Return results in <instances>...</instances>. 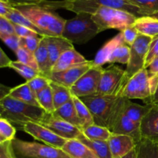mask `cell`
I'll return each mask as SVG.
<instances>
[{
  "instance_id": "obj_16",
  "label": "cell",
  "mask_w": 158,
  "mask_h": 158,
  "mask_svg": "<svg viewBox=\"0 0 158 158\" xmlns=\"http://www.w3.org/2000/svg\"><path fill=\"white\" fill-rule=\"evenodd\" d=\"M107 142L113 158L124 157L137 147V143L133 137L113 133Z\"/></svg>"
},
{
  "instance_id": "obj_13",
  "label": "cell",
  "mask_w": 158,
  "mask_h": 158,
  "mask_svg": "<svg viewBox=\"0 0 158 158\" xmlns=\"http://www.w3.org/2000/svg\"><path fill=\"white\" fill-rule=\"evenodd\" d=\"M20 130L32 136L35 140L42 141L45 144L60 149L63 148L67 140L56 135L47 127L38 123H26Z\"/></svg>"
},
{
  "instance_id": "obj_39",
  "label": "cell",
  "mask_w": 158,
  "mask_h": 158,
  "mask_svg": "<svg viewBox=\"0 0 158 158\" xmlns=\"http://www.w3.org/2000/svg\"><path fill=\"white\" fill-rule=\"evenodd\" d=\"M27 84L30 87V89L35 93V94H39L40 91L43 90V89L49 86V83H50V80L48 77H45L43 75L37 76V77H34L32 80L26 81Z\"/></svg>"
},
{
  "instance_id": "obj_17",
  "label": "cell",
  "mask_w": 158,
  "mask_h": 158,
  "mask_svg": "<svg viewBox=\"0 0 158 158\" xmlns=\"http://www.w3.org/2000/svg\"><path fill=\"white\" fill-rule=\"evenodd\" d=\"M89 62V60H86L83 55H81L74 48H73V49L64 52L60 56L56 63L52 66L51 73L66 70V69H70V68L86 64Z\"/></svg>"
},
{
  "instance_id": "obj_25",
  "label": "cell",
  "mask_w": 158,
  "mask_h": 158,
  "mask_svg": "<svg viewBox=\"0 0 158 158\" xmlns=\"http://www.w3.org/2000/svg\"><path fill=\"white\" fill-rule=\"evenodd\" d=\"M53 114L60 117L63 120H66L68 123L77 127L82 131L81 122H80V118L78 117L73 100H70L69 102H67L64 105L60 106V108L56 110Z\"/></svg>"
},
{
  "instance_id": "obj_26",
  "label": "cell",
  "mask_w": 158,
  "mask_h": 158,
  "mask_svg": "<svg viewBox=\"0 0 158 158\" xmlns=\"http://www.w3.org/2000/svg\"><path fill=\"white\" fill-rule=\"evenodd\" d=\"M152 105L153 103L143 106L138 103H133L131 100H128L125 107V114L135 123H141L143 119L146 117L152 107Z\"/></svg>"
},
{
  "instance_id": "obj_38",
  "label": "cell",
  "mask_w": 158,
  "mask_h": 158,
  "mask_svg": "<svg viewBox=\"0 0 158 158\" xmlns=\"http://www.w3.org/2000/svg\"><path fill=\"white\" fill-rule=\"evenodd\" d=\"M15 54L16 56L18 61L21 62V63H24V64L27 65V66H31V67L39 70L38 65H37L36 61H35L34 53L29 52L26 49L20 46L19 49L15 52Z\"/></svg>"
},
{
  "instance_id": "obj_36",
  "label": "cell",
  "mask_w": 158,
  "mask_h": 158,
  "mask_svg": "<svg viewBox=\"0 0 158 158\" xmlns=\"http://www.w3.org/2000/svg\"><path fill=\"white\" fill-rule=\"evenodd\" d=\"M141 11L143 15H152L158 12V0H128Z\"/></svg>"
},
{
  "instance_id": "obj_11",
  "label": "cell",
  "mask_w": 158,
  "mask_h": 158,
  "mask_svg": "<svg viewBox=\"0 0 158 158\" xmlns=\"http://www.w3.org/2000/svg\"><path fill=\"white\" fill-rule=\"evenodd\" d=\"M152 39V37L140 34L131 46V56L125 69L129 79L137 72L144 69L145 60Z\"/></svg>"
},
{
  "instance_id": "obj_7",
  "label": "cell",
  "mask_w": 158,
  "mask_h": 158,
  "mask_svg": "<svg viewBox=\"0 0 158 158\" xmlns=\"http://www.w3.org/2000/svg\"><path fill=\"white\" fill-rule=\"evenodd\" d=\"M14 151L18 158H71L60 148L38 142H29L15 138Z\"/></svg>"
},
{
  "instance_id": "obj_52",
  "label": "cell",
  "mask_w": 158,
  "mask_h": 158,
  "mask_svg": "<svg viewBox=\"0 0 158 158\" xmlns=\"http://www.w3.org/2000/svg\"><path fill=\"white\" fill-rule=\"evenodd\" d=\"M121 158H137V147L134 148L133 151H131L129 154H127V155H125L124 157Z\"/></svg>"
},
{
  "instance_id": "obj_15",
  "label": "cell",
  "mask_w": 158,
  "mask_h": 158,
  "mask_svg": "<svg viewBox=\"0 0 158 158\" xmlns=\"http://www.w3.org/2000/svg\"><path fill=\"white\" fill-rule=\"evenodd\" d=\"M93 66H94V60H89V63L81 66H76L60 72L51 73L48 78L55 83H60L70 89L78 81L79 79Z\"/></svg>"
},
{
  "instance_id": "obj_18",
  "label": "cell",
  "mask_w": 158,
  "mask_h": 158,
  "mask_svg": "<svg viewBox=\"0 0 158 158\" xmlns=\"http://www.w3.org/2000/svg\"><path fill=\"white\" fill-rule=\"evenodd\" d=\"M142 137L158 142V102L153 103L149 113L140 123Z\"/></svg>"
},
{
  "instance_id": "obj_2",
  "label": "cell",
  "mask_w": 158,
  "mask_h": 158,
  "mask_svg": "<svg viewBox=\"0 0 158 158\" xmlns=\"http://www.w3.org/2000/svg\"><path fill=\"white\" fill-rule=\"evenodd\" d=\"M46 114L42 108L15 100L9 95L0 99V117L16 125L19 130L29 122L41 123Z\"/></svg>"
},
{
  "instance_id": "obj_6",
  "label": "cell",
  "mask_w": 158,
  "mask_h": 158,
  "mask_svg": "<svg viewBox=\"0 0 158 158\" xmlns=\"http://www.w3.org/2000/svg\"><path fill=\"white\" fill-rule=\"evenodd\" d=\"M92 18L101 32L109 29H118L122 32L134 26L137 17L126 11L102 6L93 14Z\"/></svg>"
},
{
  "instance_id": "obj_12",
  "label": "cell",
  "mask_w": 158,
  "mask_h": 158,
  "mask_svg": "<svg viewBox=\"0 0 158 158\" xmlns=\"http://www.w3.org/2000/svg\"><path fill=\"white\" fill-rule=\"evenodd\" d=\"M103 68L94 65L87 72L83 74L78 81L70 88L73 95L81 97L97 94Z\"/></svg>"
},
{
  "instance_id": "obj_5",
  "label": "cell",
  "mask_w": 158,
  "mask_h": 158,
  "mask_svg": "<svg viewBox=\"0 0 158 158\" xmlns=\"http://www.w3.org/2000/svg\"><path fill=\"white\" fill-rule=\"evenodd\" d=\"M119 98L120 97L94 94L81 97L80 100L89 110L95 124L108 128L117 111Z\"/></svg>"
},
{
  "instance_id": "obj_42",
  "label": "cell",
  "mask_w": 158,
  "mask_h": 158,
  "mask_svg": "<svg viewBox=\"0 0 158 158\" xmlns=\"http://www.w3.org/2000/svg\"><path fill=\"white\" fill-rule=\"evenodd\" d=\"M156 58H158V35L152 39V41L150 44L149 49L145 60L144 68L148 67V65Z\"/></svg>"
},
{
  "instance_id": "obj_29",
  "label": "cell",
  "mask_w": 158,
  "mask_h": 158,
  "mask_svg": "<svg viewBox=\"0 0 158 158\" xmlns=\"http://www.w3.org/2000/svg\"><path fill=\"white\" fill-rule=\"evenodd\" d=\"M82 133L86 138L89 140L101 141H108L112 135V132L107 127L95 123L82 130Z\"/></svg>"
},
{
  "instance_id": "obj_9",
  "label": "cell",
  "mask_w": 158,
  "mask_h": 158,
  "mask_svg": "<svg viewBox=\"0 0 158 158\" xmlns=\"http://www.w3.org/2000/svg\"><path fill=\"white\" fill-rule=\"evenodd\" d=\"M129 99L120 97L118 107L115 115L110 123L108 129L115 134L127 135L133 137L136 143H138L142 138L140 131V123H135L125 114V107Z\"/></svg>"
},
{
  "instance_id": "obj_31",
  "label": "cell",
  "mask_w": 158,
  "mask_h": 158,
  "mask_svg": "<svg viewBox=\"0 0 158 158\" xmlns=\"http://www.w3.org/2000/svg\"><path fill=\"white\" fill-rule=\"evenodd\" d=\"M72 100L82 124V130L94 124V120L90 111L78 97L72 94Z\"/></svg>"
},
{
  "instance_id": "obj_50",
  "label": "cell",
  "mask_w": 158,
  "mask_h": 158,
  "mask_svg": "<svg viewBox=\"0 0 158 158\" xmlns=\"http://www.w3.org/2000/svg\"><path fill=\"white\" fill-rule=\"evenodd\" d=\"M146 69L149 75L158 76V58L154 59Z\"/></svg>"
},
{
  "instance_id": "obj_32",
  "label": "cell",
  "mask_w": 158,
  "mask_h": 158,
  "mask_svg": "<svg viewBox=\"0 0 158 158\" xmlns=\"http://www.w3.org/2000/svg\"><path fill=\"white\" fill-rule=\"evenodd\" d=\"M6 19L9 20L10 22H12L13 24L15 25H19V26H25V27H27L29 29H32V30L35 31L37 33L39 34L41 36H43V33H42L41 31L30 21L28 18H26L19 10L16 9V8L14 7V9L9 12V14L6 15Z\"/></svg>"
},
{
  "instance_id": "obj_51",
  "label": "cell",
  "mask_w": 158,
  "mask_h": 158,
  "mask_svg": "<svg viewBox=\"0 0 158 158\" xmlns=\"http://www.w3.org/2000/svg\"><path fill=\"white\" fill-rule=\"evenodd\" d=\"M12 88L7 87V86H5L4 85L1 84V86H0V99L3 98L6 96L9 95V91Z\"/></svg>"
},
{
  "instance_id": "obj_20",
  "label": "cell",
  "mask_w": 158,
  "mask_h": 158,
  "mask_svg": "<svg viewBox=\"0 0 158 158\" xmlns=\"http://www.w3.org/2000/svg\"><path fill=\"white\" fill-rule=\"evenodd\" d=\"M124 39H123V32H120L117 35L113 37L106 43H104L103 46L100 48V50L97 52L95 58L94 60V65L95 66H100L106 63H107L110 56L112 54L114 49L119 45L124 43Z\"/></svg>"
},
{
  "instance_id": "obj_10",
  "label": "cell",
  "mask_w": 158,
  "mask_h": 158,
  "mask_svg": "<svg viewBox=\"0 0 158 158\" xmlns=\"http://www.w3.org/2000/svg\"><path fill=\"white\" fill-rule=\"evenodd\" d=\"M120 97L129 100H142L146 104L152 103V93L150 78L146 68L133 76L125 86Z\"/></svg>"
},
{
  "instance_id": "obj_21",
  "label": "cell",
  "mask_w": 158,
  "mask_h": 158,
  "mask_svg": "<svg viewBox=\"0 0 158 158\" xmlns=\"http://www.w3.org/2000/svg\"><path fill=\"white\" fill-rule=\"evenodd\" d=\"M62 150L71 158H98L89 147L78 139L67 140Z\"/></svg>"
},
{
  "instance_id": "obj_41",
  "label": "cell",
  "mask_w": 158,
  "mask_h": 158,
  "mask_svg": "<svg viewBox=\"0 0 158 158\" xmlns=\"http://www.w3.org/2000/svg\"><path fill=\"white\" fill-rule=\"evenodd\" d=\"M0 39L14 52H16L21 46V38L18 36L16 34L3 35V36H0Z\"/></svg>"
},
{
  "instance_id": "obj_44",
  "label": "cell",
  "mask_w": 158,
  "mask_h": 158,
  "mask_svg": "<svg viewBox=\"0 0 158 158\" xmlns=\"http://www.w3.org/2000/svg\"><path fill=\"white\" fill-rule=\"evenodd\" d=\"M15 34V26L12 22L4 16H0V36Z\"/></svg>"
},
{
  "instance_id": "obj_37",
  "label": "cell",
  "mask_w": 158,
  "mask_h": 158,
  "mask_svg": "<svg viewBox=\"0 0 158 158\" xmlns=\"http://www.w3.org/2000/svg\"><path fill=\"white\" fill-rule=\"evenodd\" d=\"M16 129L11 122L6 119L0 117V143L15 138Z\"/></svg>"
},
{
  "instance_id": "obj_35",
  "label": "cell",
  "mask_w": 158,
  "mask_h": 158,
  "mask_svg": "<svg viewBox=\"0 0 158 158\" xmlns=\"http://www.w3.org/2000/svg\"><path fill=\"white\" fill-rule=\"evenodd\" d=\"M9 68L15 70L19 75L23 77L25 80H26V81L32 80L37 76L42 75V73L39 70L31 67V66H27V65L24 64V63H21L18 60L12 61Z\"/></svg>"
},
{
  "instance_id": "obj_1",
  "label": "cell",
  "mask_w": 158,
  "mask_h": 158,
  "mask_svg": "<svg viewBox=\"0 0 158 158\" xmlns=\"http://www.w3.org/2000/svg\"><path fill=\"white\" fill-rule=\"evenodd\" d=\"M102 6L126 11L137 18L143 16L140 9L134 6L128 0H49L43 7L52 11L55 9H64L75 12L76 14L84 12L93 15L97 12L99 8Z\"/></svg>"
},
{
  "instance_id": "obj_30",
  "label": "cell",
  "mask_w": 158,
  "mask_h": 158,
  "mask_svg": "<svg viewBox=\"0 0 158 158\" xmlns=\"http://www.w3.org/2000/svg\"><path fill=\"white\" fill-rule=\"evenodd\" d=\"M137 158H158V142L142 137L137 143Z\"/></svg>"
},
{
  "instance_id": "obj_47",
  "label": "cell",
  "mask_w": 158,
  "mask_h": 158,
  "mask_svg": "<svg viewBox=\"0 0 158 158\" xmlns=\"http://www.w3.org/2000/svg\"><path fill=\"white\" fill-rule=\"evenodd\" d=\"M11 2L12 6L17 5H36V6H43L49 0H9Z\"/></svg>"
},
{
  "instance_id": "obj_14",
  "label": "cell",
  "mask_w": 158,
  "mask_h": 158,
  "mask_svg": "<svg viewBox=\"0 0 158 158\" xmlns=\"http://www.w3.org/2000/svg\"><path fill=\"white\" fill-rule=\"evenodd\" d=\"M40 124L47 127L56 135L66 139H78L82 134L81 129L68 123L53 114H47Z\"/></svg>"
},
{
  "instance_id": "obj_33",
  "label": "cell",
  "mask_w": 158,
  "mask_h": 158,
  "mask_svg": "<svg viewBox=\"0 0 158 158\" xmlns=\"http://www.w3.org/2000/svg\"><path fill=\"white\" fill-rule=\"evenodd\" d=\"M131 56V46L126 43L117 46L113 51L112 54L108 60L107 63L114 64V63H121L127 65Z\"/></svg>"
},
{
  "instance_id": "obj_54",
  "label": "cell",
  "mask_w": 158,
  "mask_h": 158,
  "mask_svg": "<svg viewBox=\"0 0 158 158\" xmlns=\"http://www.w3.org/2000/svg\"><path fill=\"white\" fill-rule=\"evenodd\" d=\"M152 16L155 17V18H157L158 19V12H157V13H155V14H154V15H152Z\"/></svg>"
},
{
  "instance_id": "obj_34",
  "label": "cell",
  "mask_w": 158,
  "mask_h": 158,
  "mask_svg": "<svg viewBox=\"0 0 158 158\" xmlns=\"http://www.w3.org/2000/svg\"><path fill=\"white\" fill-rule=\"evenodd\" d=\"M36 98L40 106L47 114H53L56 110L53 97L50 86L43 89L36 94Z\"/></svg>"
},
{
  "instance_id": "obj_4",
  "label": "cell",
  "mask_w": 158,
  "mask_h": 158,
  "mask_svg": "<svg viewBox=\"0 0 158 158\" xmlns=\"http://www.w3.org/2000/svg\"><path fill=\"white\" fill-rule=\"evenodd\" d=\"M100 29L89 13L76 14L73 18L66 21L62 37L73 44H86L98 33Z\"/></svg>"
},
{
  "instance_id": "obj_27",
  "label": "cell",
  "mask_w": 158,
  "mask_h": 158,
  "mask_svg": "<svg viewBox=\"0 0 158 158\" xmlns=\"http://www.w3.org/2000/svg\"><path fill=\"white\" fill-rule=\"evenodd\" d=\"M49 86L52 89L54 106H55L56 110L72 100V93L69 88L63 86L60 83H55L52 80H50Z\"/></svg>"
},
{
  "instance_id": "obj_24",
  "label": "cell",
  "mask_w": 158,
  "mask_h": 158,
  "mask_svg": "<svg viewBox=\"0 0 158 158\" xmlns=\"http://www.w3.org/2000/svg\"><path fill=\"white\" fill-rule=\"evenodd\" d=\"M134 26L141 35L152 38L158 35V19L152 15H143L137 18Z\"/></svg>"
},
{
  "instance_id": "obj_28",
  "label": "cell",
  "mask_w": 158,
  "mask_h": 158,
  "mask_svg": "<svg viewBox=\"0 0 158 158\" xmlns=\"http://www.w3.org/2000/svg\"><path fill=\"white\" fill-rule=\"evenodd\" d=\"M78 140L89 147L98 158H113L107 141L89 140L83 135V133L78 137Z\"/></svg>"
},
{
  "instance_id": "obj_40",
  "label": "cell",
  "mask_w": 158,
  "mask_h": 158,
  "mask_svg": "<svg viewBox=\"0 0 158 158\" xmlns=\"http://www.w3.org/2000/svg\"><path fill=\"white\" fill-rule=\"evenodd\" d=\"M42 37L43 36L38 35L21 38V46L29 50V52L34 53L40 46Z\"/></svg>"
},
{
  "instance_id": "obj_22",
  "label": "cell",
  "mask_w": 158,
  "mask_h": 158,
  "mask_svg": "<svg viewBox=\"0 0 158 158\" xmlns=\"http://www.w3.org/2000/svg\"><path fill=\"white\" fill-rule=\"evenodd\" d=\"M9 96L27 104L40 107L36 98V94L30 89L26 82L12 88L9 91Z\"/></svg>"
},
{
  "instance_id": "obj_19",
  "label": "cell",
  "mask_w": 158,
  "mask_h": 158,
  "mask_svg": "<svg viewBox=\"0 0 158 158\" xmlns=\"http://www.w3.org/2000/svg\"><path fill=\"white\" fill-rule=\"evenodd\" d=\"M51 69L60 56L66 51L74 48L73 44L62 36H46Z\"/></svg>"
},
{
  "instance_id": "obj_23",
  "label": "cell",
  "mask_w": 158,
  "mask_h": 158,
  "mask_svg": "<svg viewBox=\"0 0 158 158\" xmlns=\"http://www.w3.org/2000/svg\"><path fill=\"white\" fill-rule=\"evenodd\" d=\"M38 69L42 75L48 77L51 73V66L49 63V56L48 51L46 36L42 37V40L38 49L34 52Z\"/></svg>"
},
{
  "instance_id": "obj_3",
  "label": "cell",
  "mask_w": 158,
  "mask_h": 158,
  "mask_svg": "<svg viewBox=\"0 0 158 158\" xmlns=\"http://www.w3.org/2000/svg\"><path fill=\"white\" fill-rule=\"evenodd\" d=\"M42 32L43 36H62L66 19L52 10L36 5L14 6Z\"/></svg>"
},
{
  "instance_id": "obj_53",
  "label": "cell",
  "mask_w": 158,
  "mask_h": 158,
  "mask_svg": "<svg viewBox=\"0 0 158 158\" xmlns=\"http://www.w3.org/2000/svg\"><path fill=\"white\" fill-rule=\"evenodd\" d=\"M151 101H152V103H157L158 102V87H157V90H156L155 94H154V96L152 97Z\"/></svg>"
},
{
  "instance_id": "obj_46",
  "label": "cell",
  "mask_w": 158,
  "mask_h": 158,
  "mask_svg": "<svg viewBox=\"0 0 158 158\" xmlns=\"http://www.w3.org/2000/svg\"><path fill=\"white\" fill-rule=\"evenodd\" d=\"M14 26H15V34H16L18 36H19L20 38H26V37L39 35L36 32H35V31L32 30V29H29V28L27 27H25V26L15 24H14Z\"/></svg>"
},
{
  "instance_id": "obj_45",
  "label": "cell",
  "mask_w": 158,
  "mask_h": 158,
  "mask_svg": "<svg viewBox=\"0 0 158 158\" xmlns=\"http://www.w3.org/2000/svg\"><path fill=\"white\" fill-rule=\"evenodd\" d=\"M122 32H123L125 43L129 46H131L134 44V43L136 41L138 35H140L138 31L135 29L134 26L127 28L124 30L122 31Z\"/></svg>"
},
{
  "instance_id": "obj_8",
  "label": "cell",
  "mask_w": 158,
  "mask_h": 158,
  "mask_svg": "<svg viewBox=\"0 0 158 158\" xmlns=\"http://www.w3.org/2000/svg\"><path fill=\"white\" fill-rule=\"evenodd\" d=\"M129 80L125 69L116 65H111L103 69L97 94L120 97Z\"/></svg>"
},
{
  "instance_id": "obj_43",
  "label": "cell",
  "mask_w": 158,
  "mask_h": 158,
  "mask_svg": "<svg viewBox=\"0 0 158 158\" xmlns=\"http://www.w3.org/2000/svg\"><path fill=\"white\" fill-rule=\"evenodd\" d=\"M0 158H18L14 151L12 140L0 143Z\"/></svg>"
},
{
  "instance_id": "obj_48",
  "label": "cell",
  "mask_w": 158,
  "mask_h": 158,
  "mask_svg": "<svg viewBox=\"0 0 158 158\" xmlns=\"http://www.w3.org/2000/svg\"><path fill=\"white\" fill-rule=\"evenodd\" d=\"M13 9L14 6L9 0H0V16H6Z\"/></svg>"
},
{
  "instance_id": "obj_49",
  "label": "cell",
  "mask_w": 158,
  "mask_h": 158,
  "mask_svg": "<svg viewBox=\"0 0 158 158\" xmlns=\"http://www.w3.org/2000/svg\"><path fill=\"white\" fill-rule=\"evenodd\" d=\"M12 60L7 56L5 52L3 51L2 49H0V67L1 68H6L10 66Z\"/></svg>"
}]
</instances>
